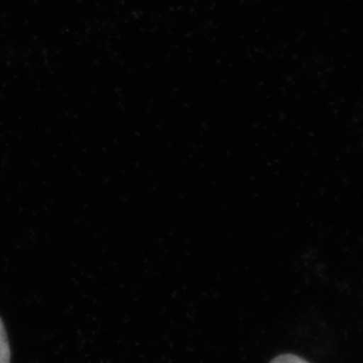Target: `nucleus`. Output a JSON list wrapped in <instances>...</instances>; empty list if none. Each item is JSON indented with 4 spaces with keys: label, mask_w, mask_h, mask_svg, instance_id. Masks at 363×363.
<instances>
[{
    "label": "nucleus",
    "mask_w": 363,
    "mask_h": 363,
    "mask_svg": "<svg viewBox=\"0 0 363 363\" xmlns=\"http://www.w3.org/2000/svg\"><path fill=\"white\" fill-rule=\"evenodd\" d=\"M0 363H11V350L6 330L0 318Z\"/></svg>",
    "instance_id": "1"
},
{
    "label": "nucleus",
    "mask_w": 363,
    "mask_h": 363,
    "mask_svg": "<svg viewBox=\"0 0 363 363\" xmlns=\"http://www.w3.org/2000/svg\"><path fill=\"white\" fill-rule=\"evenodd\" d=\"M270 363H311L307 360H304L302 357L294 355V354H282L272 359Z\"/></svg>",
    "instance_id": "2"
}]
</instances>
